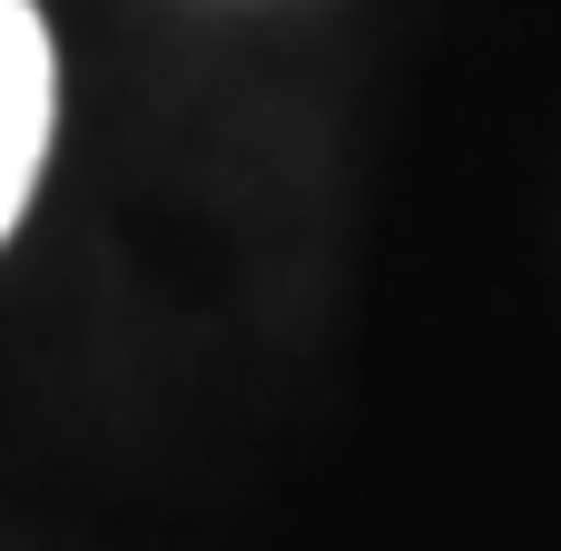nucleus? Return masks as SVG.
Masks as SVG:
<instances>
[{
    "label": "nucleus",
    "mask_w": 561,
    "mask_h": 551,
    "mask_svg": "<svg viewBox=\"0 0 561 551\" xmlns=\"http://www.w3.org/2000/svg\"><path fill=\"white\" fill-rule=\"evenodd\" d=\"M49 128H59V49L39 0H0V246L30 217V187L49 168Z\"/></svg>",
    "instance_id": "f257e3e1"
}]
</instances>
